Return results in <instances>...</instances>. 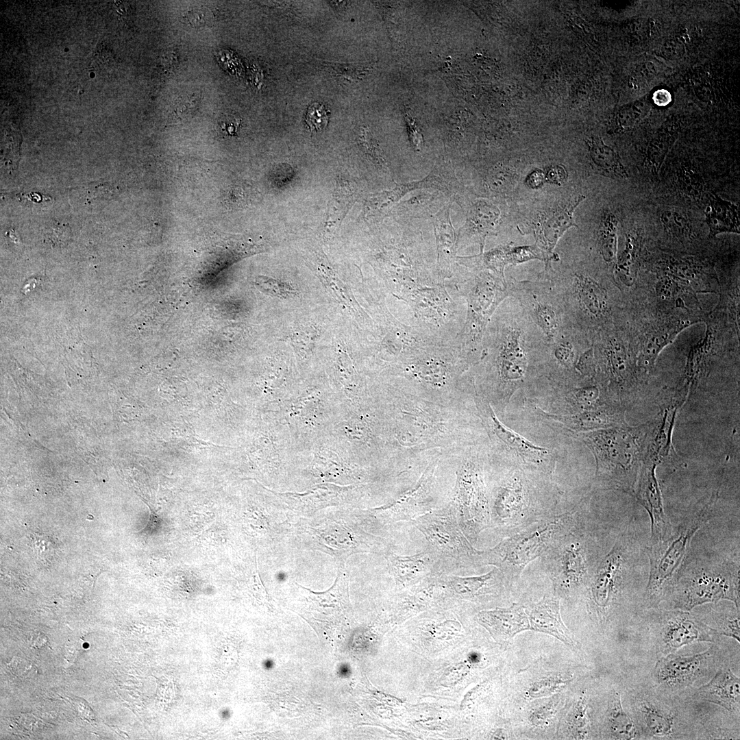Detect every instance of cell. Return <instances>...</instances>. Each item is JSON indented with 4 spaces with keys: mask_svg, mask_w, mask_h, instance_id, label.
<instances>
[{
    "mask_svg": "<svg viewBox=\"0 0 740 740\" xmlns=\"http://www.w3.org/2000/svg\"><path fill=\"white\" fill-rule=\"evenodd\" d=\"M478 405L482 410L489 425L492 427L495 434L512 449L515 450L526 461L535 465L542 463L547 455V451L535 446L526 439L513 431L508 430L496 418L489 405L477 395Z\"/></svg>",
    "mask_w": 740,
    "mask_h": 740,
    "instance_id": "obj_31",
    "label": "cell"
},
{
    "mask_svg": "<svg viewBox=\"0 0 740 740\" xmlns=\"http://www.w3.org/2000/svg\"><path fill=\"white\" fill-rule=\"evenodd\" d=\"M587 334L568 327L550 340H545L542 349L543 367L556 382L569 383L580 375L578 364L584 352L591 347Z\"/></svg>",
    "mask_w": 740,
    "mask_h": 740,
    "instance_id": "obj_15",
    "label": "cell"
},
{
    "mask_svg": "<svg viewBox=\"0 0 740 740\" xmlns=\"http://www.w3.org/2000/svg\"><path fill=\"white\" fill-rule=\"evenodd\" d=\"M649 422L584 433L583 441L596 460V476L610 486L630 494L644 456Z\"/></svg>",
    "mask_w": 740,
    "mask_h": 740,
    "instance_id": "obj_3",
    "label": "cell"
},
{
    "mask_svg": "<svg viewBox=\"0 0 740 740\" xmlns=\"http://www.w3.org/2000/svg\"><path fill=\"white\" fill-rule=\"evenodd\" d=\"M639 714L645 730L652 737H669L673 732L674 718L651 702H642Z\"/></svg>",
    "mask_w": 740,
    "mask_h": 740,
    "instance_id": "obj_36",
    "label": "cell"
},
{
    "mask_svg": "<svg viewBox=\"0 0 740 740\" xmlns=\"http://www.w3.org/2000/svg\"><path fill=\"white\" fill-rule=\"evenodd\" d=\"M507 288L546 340L571 327L558 295L542 273L535 280L507 282Z\"/></svg>",
    "mask_w": 740,
    "mask_h": 740,
    "instance_id": "obj_11",
    "label": "cell"
},
{
    "mask_svg": "<svg viewBox=\"0 0 740 740\" xmlns=\"http://www.w3.org/2000/svg\"><path fill=\"white\" fill-rule=\"evenodd\" d=\"M658 642L661 651L668 654L696 642L713 643L718 633L689 611L674 609L663 612L659 618Z\"/></svg>",
    "mask_w": 740,
    "mask_h": 740,
    "instance_id": "obj_17",
    "label": "cell"
},
{
    "mask_svg": "<svg viewBox=\"0 0 740 740\" xmlns=\"http://www.w3.org/2000/svg\"><path fill=\"white\" fill-rule=\"evenodd\" d=\"M544 180V173L539 170L534 171L527 177L528 184L532 188L539 187L543 183Z\"/></svg>",
    "mask_w": 740,
    "mask_h": 740,
    "instance_id": "obj_50",
    "label": "cell"
},
{
    "mask_svg": "<svg viewBox=\"0 0 740 740\" xmlns=\"http://www.w3.org/2000/svg\"><path fill=\"white\" fill-rule=\"evenodd\" d=\"M367 515H324L301 520L297 532L312 547L332 556L339 564L357 553L384 554L389 546L381 537L365 528Z\"/></svg>",
    "mask_w": 740,
    "mask_h": 740,
    "instance_id": "obj_5",
    "label": "cell"
},
{
    "mask_svg": "<svg viewBox=\"0 0 740 740\" xmlns=\"http://www.w3.org/2000/svg\"><path fill=\"white\" fill-rule=\"evenodd\" d=\"M715 629L718 634L732 637L740 642L739 628V612L733 615H725L719 617L717 620Z\"/></svg>",
    "mask_w": 740,
    "mask_h": 740,
    "instance_id": "obj_45",
    "label": "cell"
},
{
    "mask_svg": "<svg viewBox=\"0 0 740 740\" xmlns=\"http://www.w3.org/2000/svg\"><path fill=\"white\" fill-rule=\"evenodd\" d=\"M572 532L542 557L554 587L563 592L585 583L589 576L585 547L580 536Z\"/></svg>",
    "mask_w": 740,
    "mask_h": 740,
    "instance_id": "obj_14",
    "label": "cell"
},
{
    "mask_svg": "<svg viewBox=\"0 0 740 740\" xmlns=\"http://www.w3.org/2000/svg\"><path fill=\"white\" fill-rule=\"evenodd\" d=\"M523 486L517 478L502 486L489 503L491 528L514 533L536 521Z\"/></svg>",
    "mask_w": 740,
    "mask_h": 740,
    "instance_id": "obj_18",
    "label": "cell"
},
{
    "mask_svg": "<svg viewBox=\"0 0 740 740\" xmlns=\"http://www.w3.org/2000/svg\"><path fill=\"white\" fill-rule=\"evenodd\" d=\"M584 198L580 196L574 202L556 212L538 230L537 244L548 258L549 262L558 259V255L553 251L565 232L572 226H577L573 218L574 211Z\"/></svg>",
    "mask_w": 740,
    "mask_h": 740,
    "instance_id": "obj_30",
    "label": "cell"
},
{
    "mask_svg": "<svg viewBox=\"0 0 740 740\" xmlns=\"http://www.w3.org/2000/svg\"><path fill=\"white\" fill-rule=\"evenodd\" d=\"M546 338L513 297L495 310L484 333L480 360H485L500 388L512 390L525 379L530 358L541 359Z\"/></svg>",
    "mask_w": 740,
    "mask_h": 740,
    "instance_id": "obj_1",
    "label": "cell"
},
{
    "mask_svg": "<svg viewBox=\"0 0 740 740\" xmlns=\"http://www.w3.org/2000/svg\"><path fill=\"white\" fill-rule=\"evenodd\" d=\"M351 673V669L347 664H342L338 667V674L341 678H347Z\"/></svg>",
    "mask_w": 740,
    "mask_h": 740,
    "instance_id": "obj_51",
    "label": "cell"
},
{
    "mask_svg": "<svg viewBox=\"0 0 740 740\" xmlns=\"http://www.w3.org/2000/svg\"><path fill=\"white\" fill-rule=\"evenodd\" d=\"M608 725L613 736L617 739H634L639 736L632 719L621 706L620 696L616 693L610 704Z\"/></svg>",
    "mask_w": 740,
    "mask_h": 740,
    "instance_id": "obj_37",
    "label": "cell"
},
{
    "mask_svg": "<svg viewBox=\"0 0 740 740\" xmlns=\"http://www.w3.org/2000/svg\"><path fill=\"white\" fill-rule=\"evenodd\" d=\"M715 333L711 326H708L705 335L689 350L685 367V383L683 386L689 393L693 392L705 376L713 356Z\"/></svg>",
    "mask_w": 740,
    "mask_h": 740,
    "instance_id": "obj_32",
    "label": "cell"
},
{
    "mask_svg": "<svg viewBox=\"0 0 740 740\" xmlns=\"http://www.w3.org/2000/svg\"><path fill=\"white\" fill-rule=\"evenodd\" d=\"M704 214L709 237L714 238L722 233L739 234V207L734 203L715 193H708Z\"/></svg>",
    "mask_w": 740,
    "mask_h": 740,
    "instance_id": "obj_33",
    "label": "cell"
},
{
    "mask_svg": "<svg viewBox=\"0 0 740 740\" xmlns=\"http://www.w3.org/2000/svg\"><path fill=\"white\" fill-rule=\"evenodd\" d=\"M467 303L465 323L456 341L468 366L480 360L487 325L501 302L509 296L507 282L488 270L472 272L454 286Z\"/></svg>",
    "mask_w": 740,
    "mask_h": 740,
    "instance_id": "obj_6",
    "label": "cell"
},
{
    "mask_svg": "<svg viewBox=\"0 0 740 740\" xmlns=\"http://www.w3.org/2000/svg\"><path fill=\"white\" fill-rule=\"evenodd\" d=\"M436 198L433 194L422 193L421 195L414 196L399 203V215H414L422 217L430 214L432 216L431 208L433 207L434 201Z\"/></svg>",
    "mask_w": 740,
    "mask_h": 740,
    "instance_id": "obj_42",
    "label": "cell"
},
{
    "mask_svg": "<svg viewBox=\"0 0 740 740\" xmlns=\"http://www.w3.org/2000/svg\"><path fill=\"white\" fill-rule=\"evenodd\" d=\"M660 220L664 230L674 237L685 238L692 233L688 219L677 210H664Z\"/></svg>",
    "mask_w": 740,
    "mask_h": 740,
    "instance_id": "obj_41",
    "label": "cell"
},
{
    "mask_svg": "<svg viewBox=\"0 0 740 740\" xmlns=\"http://www.w3.org/2000/svg\"><path fill=\"white\" fill-rule=\"evenodd\" d=\"M689 392L683 386L680 389L665 390L659 401L660 411L649 422L643 459L658 465L668 458L676 456L672 443V434L676 415L687 400Z\"/></svg>",
    "mask_w": 740,
    "mask_h": 740,
    "instance_id": "obj_16",
    "label": "cell"
},
{
    "mask_svg": "<svg viewBox=\"0 0 740 740\" xmlns=\"http://www.w3.org/2000/svg\"><path fill=\"white\" fill-rule=\"evenodd\" d=\"M526 611L530 629L553 635L571 647L575 645L571 633L562 621L558 598L544 597L526 608Z\"/></svg>",
    "mask_w": 740,
    "mask_h": 740,
    "instance_id": "obj_25",
    "label": "cell"
},
{
    "mask_svg": "<svg viewBox=\"0 0 740 740\" xmlns=\"http://www.w3.org/2000/svg\"><path fill=\"white\" fill-rule=\"evenodd\" d=\"M599 249L603 260L608 263L617 260V221L611 212H604L598 234Z\"/></svg>",
    "mask_w": 740,
    "mask_h": 740,
    "instance_id": "obj_38",
    "label": "cell"
},
{
    "mask_svg": "<svg viewBox=\"0 0 740 740\" xmlns=\"http://www.w3.org/2000/svg\"><path fill=\"white\" fill-rule=\"evenodd\" d=\"M717 496V493H713L709 501L690 515L674 534L652 543L649 547L650 569L645 600L650 606L660 602L666 586L682 564L693 536L711 519Z\"/></svg>",
    "mask_w": 740,
    "mask_h": 740,
    "instance_id": "obj_9",
    "label": "cell"
},
{
    "mask_svg": "<svg viewBox=\"0 0 740 740\" xmlns=\"http://www.w3.org/2000/svg\"><path fill=\"white\" fill-rule=\"evenodd\" d=\"M256 284L262 291L275 296L286 298L295 294L294 289L291 286L274 279L260 277Z\"/></svg>",
    "mask_w": 740,
    "mask_h": 740,
    "instance_id": "obj_46",
    "label": "cell"
},
{
    "mask_svg": "<svg viewBox=\"0 0 740 740\" xmlns=\"http://www.w3.org/2000/svg\"><path fill=\"white\" fill-rule=\"evenodd\" d=\"M596 370L621 402L630 392L640 371L635 357L621 338L613 325L599 330L593 337Z\"/></svg>",
    "mask_w": 740,
    "mask_h": 740,
    "instance_id": "obj_12",
    "label": "cell"
},
{
    "mask_svg": "<svg viewBox=\"0 0 740 740\" xmlns=\"http://www.w3.org/2000/svg\"><path fill=\"white\" fill-rule=\"evenodd\" d=\"M503 573L494 567L489 572L476 576L460 577L448 574L440 576L445 590L453 595L465 600H473L497 589L504 580Z\"/></svg>",
    "mask_w": 740,
    "mask_h": 740,
    "instance_id": "obj_27",
    "label": "cell"
},
{
    "mask_svg": "<svg viewBox=\"0 0 740 740\" xmlns=\"http://www.w3.org/2000/svg\"><path fill=\"white\" fill-rule=\"evenodd\" d=\"M432 471L428 470L417 485L393 504L369 512L371 519L382 525L398 521H412L432 510L428 498Z\"/></svg>",
    "mask_w": 740,
    "mask_h": 740,
    "instance_id": "obj_21",
    "label": "cell"
},
{
    "mask_svg": "<svg viewBox=\"0 0 740 740\" xmlns=\"http://www.w3.org/2000/svg\"><path fill=\"white\" fill-rule=\"evenodd\" d=\"M588 145L591 160L600 172L612 177H628V172L617 152L601 138L592 137Z\"/></svg>",
    "mask_w": 740,
    "mask_h": 740,
    "instance_id": "obj_35",
    "label": "cell"
},
{
    "mask_svg": "<svg viewBox=\"0 0 740 740\" xmlns=\"http://www.w3.org/2000/svg\"><path fill=\"white\" fill-rule=\"evenodd\" d=\"M542 275L558 295L571 327L592 338L613 324L615 306L608 283L580 269L554 270L549 262Z\"/></svg>",
    "mask_w": 740,
    "mask_h": 740,
    "instance_id": "obj_2",
    "label": "cell"
},
{
    "mask_svg": "<svg viewBox=\"0 0 740 740\" xmlns=\"http://www.w3.org/2000/svg\"><path fill=\"white\" fill-rule=\"evenodd\" d=\"M439 558L445 574L458 569L483 566L482 551L477 550L462 531L451 504L412 521Z\"/></svg>",
    "mask_w": 740,
    "mask_h": 740,
    "instance_id": "obj_8",
    "label": "cell"
},
{
    "mask_svg": "<svg viewBox=\"0 0 740 740\" xmlns=\"http://www.w3.org/2000/svg\"><path fill=\"white\" fill-rule=\"evenodd\" d=\"M450 504L462 531L474 545L480 534L491 528L489 503L481 477L476 469L461 470L454 500Z\"/></svg>",
    "mask_w": 740,
    "mask_h": 740,
    "instance_id": "obj_13",
    "label": "cell"
},
{
    "mask_svg": "<svg viewBox=\"0 0 740 740\" xmlns=\"http://www.w3.org/2000/svg\"><path fill=\"white\" fill-rule=\"evenodd\" d=\"M573 517L563 514L533 522L495 546L482 551L483 565L498 568L506 579L519 576L530 562L543 557L573 531Z\"/></svg>",
    "mask_w": 740,
    "mask_h": 740,
    "instance_id": "obj_4",
    "label": "cell"
},
{
    "mask_svg": "<svg viewBox=\"0 0 740 740\" xmlns=\"http://www.w3.org/2000/svg\"><path fill=\"white\" fill-rule=\"evenodd\" d=\"M546 177L548 182L559 184L566 179L567 172L562 166H554L548 169Z\"/></svg>",
    "mask_w": 740,
    "mask_h": 740,
    "instance_id": "obj_47",
    "label": "cell"
},
{
    "mask_svg": "<svg viewBox=\"0 0 740 740\" xmlns=\"http://www.w3.org/2000/svg\"><path fill=\"white\" fill-rule=\"evenodd\" d=\"M451 203L433 214L432 221L436 242V269L439 280L446 284L459 269L456 263L457 234L450 219Z\"/></svg>",
    "mask_w": 740,
    "mask_h": 740,
    "instance_id": "obj_24",
    "label": "cell"
},
{
    "mask_svg": "<svg viewBox=\"0 0 740 740\" xmlns=\"http://www.w3.org/2000/svg\"><path fill=\"white\" fill-rule=\"evenodd\" d=\"M673 608L690 612L697 606L730 600L739 611V567L722 563L693 569L676 586Z\"/></svg>",
    "mask_w": 740,
    "mask_h": 740,
    "instance_id": "obj_10",
    "label": "cell"
},
{
    "mask_svg": "<svg viewBox=\"0 0 740 740\" xmlns=\"http://www.w3.org/2000/svg\"><path fill=\"white\" fill-rule=\"evenodd\" d=\"M639 251V243L634 236H628L625 247L615 265V275L617 280L626 286L631 285L634 280V264Z\"/></svg>",
    "mask_w": 740,
    "mask_h": 740,
    "instance_id": "obj_39",
    "label": "cell"
},
{
    "mask_svg": "<svg viewBox=\"0 0 740 740\" xmlns=\"http://www.w3.org/2000/svg\"><path fill=\"white\" fill-rule=\"evenodd\" d=\"M478 619L502 641H507L516 634L530 629L526 607L519 604H513L509 608L480 612Z\"/></svg>",
    "mask_w": 740,
    "mask_h": 740,
    "instance_id": "obj_26",
    "label": "cell"
},
{
    "mask_svg": "<svg viewBox=\"0 0 740 740\" xmlns=\"http://www.w3.org/2000/svg\"><path fill=\"white\" fill-rule=\"evenodd\" d=\"M513 177L510 168L496 166L489 171L486 183L491 191L501 193L510 186Z\"/></svg>",
    "mask_w": 740,
    "mask_h": 740,
    "instance_id": "obj_43",
    "label": "cell"
},
{
    "mask_svg": "<svg viewBox=\"0 0 740 740\" xmlns=\"http://www.w3.org/2000/svg\"><path fill=\"white\" fill-rule=\"evenodd\" d=\"M328 114L325 106L319 103L311 104L306 114V123L312 132H321L328 123Z\"/></svg>",
    "mask_w": 740,
    "mask_h": 740,
    "instance_id": "obj_44",
    "label": "cell"
},
{
    "mask_svg": "<svg viewBox=\"0 0 740 740\" xmlns=\"http://www.w3.org/2000/svg\"><path fill=\"white\" fill-rule=\"evenodd\" d=\"M654 103L659 107H665L671 101V95L666 89H658L652 95Z\"/></svg>",
    "mask_w": 740,
    "mask_h": 740,
    "instance_id": "obj_48",
    "label": "cell"
},
{
    "mask_svg": "<svg viewBox=\"0 0 740 740\" xmlns=\"http://www.w3.org/2000/svg\"><path fill=\"white\" fill-rule=\"evenodd\" d=\"M266 667L267 668L272 667H273L272 661H267V663H266Z\"/></svg>",
    "mask_w": 740,
    "mask_h": 740,
    "instance_id": "obj_52",
    "label": "cell"
},
{
    "mask_svg": "<svg viewBox=\"0 0 740 740\" xmlns=\"http://www.w3.org/2000/svg\"><path fill=\"white\" fill-rule=\"evenodd\" d=\"M445 284L416 288L399 299L410 308V326L431 341L456 343L465 319L455 297ZM460 297V296H459Z\"/></svg>",
    "mask_w": 740,
    "mask_h": 740,
    "instance_id": "obj_7",
    "label": "cell"
},
{
    "mask_svg": "<svg viewBox=\"0 0 740 740\" xmlns=\"http://www.w3.org/2000/svg\"><path fill=\"white\" fill-rule=\"evenodd\" d=\"M187 18L192 25L197 27L204 25L206 23L207 16L204 11L195 10L188 12Z\"/></svg>",
    "mask_w": 740,
    "mask_h": 740,
    "instance_id": "obj_49",
    "label": "cell"
},
{
    "mask_svg": "<svg viewBox=\"0 0 740 740\" xmlns=\"http://www.w3.org/2000/svg\"><path fill=\"white\" fill-rule=\"evenodd\" d=\"M626 560L622 542L618 541L600 562L591 581V593L598 609L605 612L611 604L619 585Z\"/></svg>",
    "mask_w": 740,
    "mask_h": 740,
    "instance_id": "obj_23",
    "label": "cell"
},
{
    "mask_svg": "<svg viewBox=\"0 0 740 740\" xmlns=\"http://www.w3.org/2000/svg\"><path fill=\"white\" fill-rule=\"evenodd\" d=\"M688 323L677 322L673 325H665L650 331L642 340L639 351L635 355L637 367L640 371H650L662 349L669 344L678 333Z\"/></svg>",
    "mask_w": 740,
    "mask_h": 740,
    "instance_id": "obj_34",
    "label": "cell"
},
{
    "mask_svg": "<svg viewBox=\"0 0 740 740\" xmlns=\"http://www.w3.org/2000/svg\"><path fill=\"white\" fill-rule=\"evenodd\" d=\"M700 698L730 712L739 710L740 680L730 669H719L706 684L698 689Z\"/></svg>",
    "mask_w": 740,
    "mask_h": 740,
    "instance_id": "obj_28",
    "label": "cell"
},
{
    "mask_svg": "<svg viewBox=\"0 0 740 740\" xmlns=\"http://www.w3.org/2000/svg\"><path fill=\"white\" fill-rule=\"evenodd\" d=\"M713 655L712 647L692 655L666 654L656 663L655 678L661 685L671 689L689 687L706 671Z\"/></svg>",
    "mask_w": 740,
    "mask_h": 740,
    "instance_id": "obj_20",
    "label": "cell"
},
{
    "mask_svg": "<svg viewBox=\"0 0 740 740\" xmlns=\"http://www.w3.org/2000/svg\"><path fill=\"white\" fill-rule=\"evenodd\" d=\"M498 208L484 201L476 202L471 208L466 223L457 234V251L474 236L479 237L480 253L483 252L486 237L493 234L500 219Z\"/></svg>",
    "mask_w": 740,
    "mask_h": 740,
    "instance_id": "obj_29",
    "label": "cell"
},
{
    "mask_svg": "<svg viewBox=\"0 0 740 740\" xmlns=\"http://www.w3.org/2000/svg\"><path fill=\"white\" fill-rule=\"evenodd\" d=\"M657 466L654 462L643 459L632 491L633 496L650 515L652 543L667 539L672 532L664 513L661 489L656 476Z\"/></svg>",
    "mask_w": 740,
    "mask_h": 740,
    "instance_id": "obj_19",
    "label": "cell"
},
{
    "mask_svg": "<svg viewBox=\"0 0 740 740\" xmlns=\"http://www.w3.org/2000/svg\"><path fill=\"white\" fill-rule=\"evenodd\" d=\"M650 109V104L645 100L621 108L615 118V130L619 132L630 130L644 119Z\"/></svg>",
    "mask_w": 740,
    "mask_h": 740,
    "instance_id": "obj_40",
    "label": "cell"
},
{
    "mask_svg": "<svg viewBox=\"0 0 740 740\" xmlns=\"http://www.w3.org/2000/svg\"><path fill=\"white\" fill-rule=\"evenodd\" d=\"M384 555L390 572L399 586H414L428 578L445 574L439 558L428 548L410 556L397 555L391 550Z\"/></svg>",
    "mask_w": 740,
    "mask_h": 740,
    "instance_id": "obj_22",
    "label": "cell"
}]
</instances>
